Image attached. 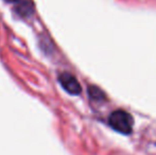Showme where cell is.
Returning <instances> with one entry per match:
<instances>
[{
    "instance_id": "obj_4",
    "label": "cell",
    "mask_w": 156,
    "mask_h": 155,
    "mask_svg": "<svg viewBox=\"0 0 156 155\" xmlns=\"http://www.w3.org/2000/svg\"><path fill=\"white\" fill-rule=\"evenodd\" d=\"M6 2H18L19 0H5Z\"/></svg>"
},
{
    "instance_id": "obj_1",
    "label": "cell",
    "mask_w": 156,
    "mask_h": 155,
    "mask_svg": "<svg viewBox=\"0 0 156 155\" xmlns=\"http://www.w3.org/2000/svg\"><path fill=\"white\" fill-rule=\"evenodd\" d=\"M108 123L115 131L121 133V134L129 135L133 130L134 120L133 117L127 112L118 110L111 114L108 118Z\"/></svg>"
},
{
    "instance_id": "obj_2",
    "label": "cell",
    "mask_w": 156,
    "mask_h": 155,
    "mask_svg": "<svg viewBox=\"0 0 156 155\" xmlns=\"http://www.w3.org/2000/svg\"><path fill=\"white\" fill-rule=\"evenodd\" d=\"M58 82H60L61 86L65 91H67L69 95L72 96H78L82 91V87H81L79 81L76 80V77L68 72H63L58 77Z\"/></svg>"
},
{
    "instance_id": "obj_3",
    "label": "cell",
    "mask_w": 156,
    "mask_h": 155,
    "mask_svg": "<svg viewBox=\"0 0 156 155\" xmlns=\"http://www.w3.org/2000/svg\"><path fill=\"white\" fill-rule=\"evenodd\" d=\"M88 93H89V96H90V97L94 100H100V99H102V98H104V95H103L102 91L94 86L89 87Z\"/></svg>"
}]
</instances>
